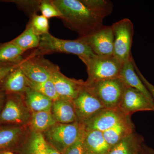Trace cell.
<instances>
[{"label": "cell", "instance_id": "obj_1", "mask_svg": "<svg viewBox=\"0 0 154 154\" xmlns=\"http://www.w3.org/2000/svg\"><path fill=\"white\" fill-rule=\"evenodd\" d=\"M59 9L65 27L78 33L79 37L94 33L103 26V19L84 4L82 0H51Z\"/></svg>", "mask_w": 154, "mask_h": 154}, {"label": "cell", "instance_id": "obj_2", "mask_svg": "<svg viewBox=\"0 0 154 154\" xmlns=\"http://www.w3.org/2000/svg\"><path fill=\"white\" fill-rule=\"evenodd\" d=\"M33 50L36 54L42 56L54 53L75 54L83 63L96 55L89 46L79 38L75 40L61 39L49 33L41 36L39 46Z\"/></svg>", "mask_w": 154, "mask_h": 154}, {"label": "cell", "instance_id": "obj_3", "mask_svg": "<svg viewBox=\"0 0 154 154\" xmlns=\"http://www.w3.org/2000/svg\"><path fill=\"white\" fill-rule=\"evenodd\" d=\"M84 63L87 68L88 79L86 82L92 83L119 78L122 62L113 55L99 56L95 55Z\"/></svg>", "mask_w": 154, "mask_h": 154}, {"label": "cell", "instance_id": "obj_4", "mask_svg": "<svg viewBox=\"0 0 154 154\" xmlns=\"http://www.w3.org/2000/svg\"><path fill=\"white\" fill-rule=\"evenodd\" d=\"M85 83L105 108L119 107L127 87L119 78Z\"/></svg>", "mask_w": 154, "mask_h": 154}, {"label": "cell", "instance_id": "obj_5", "mask_svg": "<svg viewBox=\"0 0 154 154\" xmlns=\"http://www.w3.org/2000/svg\"><path fill=\"white\" fill-rule=\"evenodd\" d=\"M85 125L78 122L69 124L57 122L42 133L46 142L63 154L79 136Z\"/></svg>", "mask_w": 154, "mask_h": 154}, {"label": "cell", "instance_id": "obj_6", "mask_svg": "<svg viewBox=\"0 0 154 154\" xmlns=\"http://www.w3.org/2000/svg\"><path fill=\"white\" fill-rule=\"evenodd\" d=\"M19 65L29 81L37 83L51 79L53 72L59 67L43 56L36 54L34 50L24 57Z\"/></svg>", "mask_w": 154, "mask_h": 154}, {"label": "cell", "instance_id": "obj_7", "mask_svg": "<svg viewBox=\"0 0 154 154\" xmlns=\"http://www.w3.org/2000/svg\"><path fill=\"white\" fill-rule=\"evenodd\" d=\"M113 34V56L122 62L129 60L132 56L131 48L134 28L129 19H123L111 25Z\"/></svg>", "mask_w": 154, "mask_h": 154}, {"label": "cell", "instance_id": "obj_8", "mask_svg": "<svg viewBox=\"0 0 154 154\" xmlns=\"http://www.w3.org/2000/svg\"><path fill=\"white\" fill-rule=\"evenodd\" d=\"M31 112L22 95L7 94L5 106L0 113V125L29 126Z\"/></svg>", "mask_w": 154, "mask_h": 154}, {"label": "cell", "instance_id": "obj_9", "mask_svg": "<svg viewBox=\"0 0 154 154\" xmlns=\"http://www.w3.org/2000/svg\"><path fill=\"white\" fill-rule=\"evenodd\" d=\"M73 102L77 122L83 125L85 124L105 108L97 97L86 87L85 83Z\"/></svg>", "mask_w": 154, "mask_h": 154}, {"label": "cell", "instance_id": "obj_10", "mask_svg": "<svg viewBox=\"0 0 154 154\" xmlns=\"http://www.w3.org/2000/svg\"><path fill=\"white\" fill-rule=\"evenodd\" d=\"M78 38L89 46L95 55H113L114 38L111 26L103 25L94 33Z\"/></svg>", "mask_w": 154, "mask_h": 154}, {"label": "cell", "instance_id": "obj_11", "mask_svg": "<svg viewBox=\"0 0 154 154\" xmlns=\"http://www.w3.org/2000/svg\"><path fill=\"white\" fill-rule=\"evenodd\" d=\"M129 116L119 107L105 108L91 119L85 125L86 131L96 130L104 132L112 128Z\"/></svg>", "mask_w": 154, "mask_h": 154}, {"label": "cell", "instance_id": "obj_12", "mask_svg": "<svg viewBox=\"0 0 154 154\" xmlns=\"http://www.w3.org/2000/svg\"><path fill=\"white\" fill-rule=\"evenodd\" d=\"M119 107L127 116L140 111H154V106L140 91L127 87Z\"/></svg>", "mask_w": 154, "mask_h": 154}, {"label": "cell", "instance_id": "obj_13", "mask_svg": "<svg viewBox=\"0 0 154 154\" xmlns=\"http://www.w3.org/2000/svg\"><path fill=\"white\" fill-rule=\"evenodd\" d=\"M29 126L0 125V152L17 149L25 140Z\"/></svg>", "mask_w": 154, "mask_h": 154}, {"label": "cell", "instance_id": "obj_14", "mask_svg": "<svg viewBox=\"0 0 154 154\" xmlns=\"http://www.w3.org/2000/svg\"><path fill=\"white\" fill-rule=\"evenodd\" d=\"M60 98L74 100L84 87L85 82L70 79L61 72L59 67L53 72L51 78Z\"/></svg>", "mask_w": 154, "mask_h": 154}, {"label": "cell", "instance_id": "obj_15", "mask_svg": "<svg viewBox=\"0 0 154 154\" xmlns=\"http://www.w3.org/2000/svg\"><path fill=\"white\" fill-rule=\"evenodd\" d=\"M134 61V59L132 56L129 60L123 63L119 78L127 87L134 88L142 93L154 106V101L151 95L136 72Z\"/></svg>", "mask_w": 154, "mask_h": 154}, {"label": "cell", "instance_id": "obj_16", "mask_svg": "<svg viewBox=\"0 0 154 154\" xmlns=\"http://www.w3.org/2000/svg\"><path fill=\"white\" fill-rule=\"evenodd\" d=\"M19 65L6 76L0 84V89L7 94L22 95L29 88L28 79Z\"/></svg>", "mask_w": 154, "mask_h": 154}, {"label": "cell", "instance_id": "obj_17", "mask_svg": "<svg viewBox=\"0 0 154 154\" xmlns=\"http://www.w3.org/2000/svg\"><path fill=\"white\" fill-rule=\"evenodd\" d=\"M17 149L20 154H46V142L42 133L29 128L25 140Z\"/></svg>", "mask_w": 154, "mask_h": 154}, {"label": "cell", "instance_id": "obj_18", "mask_svg": "<svg viewBox=\"0 0 154 154\" xmlns=\"http://www.w3.org/2000/svg\"><path fill=\"white\" fill-rule=\"evenodd\" d=\"M51 112L58 123L69 124L77 122L72 100L60 99L53 102Z\"/></svg>", "mask_w": 154, "mask_h": 154}, {"label": "cell", "instance_id": "obj_19", "mask_svg": "<svg viewBox=\"0 0 154 154\" xmlns=\"http://www.w3.org/2000/svg\"><path fill=\"white\" fill-rule=\"evenodd\" d=\"M134 131V125L131 121V116H128L124 120L103 133L107 143L112 148Z\"/></svg>", "mask_w": 154, "mask_h": 154}, {"label": "cell", "instance_id": "obj_20", "mask_svg": "<svg viewBox=\"0 0 154 154\" xmlns=\"http://www.w3.org/2000/svg\"><path fill=\"white\" fill-rule=\"evenodd\" d=\"M144 140L135 131L113 146L107 154H139Z\"/></svg>", "mask_w": 154, "mask_h": 154}, {"label": "cell", "instance_id": "obj_21", "mask_svg": "<svg viewBox=\"0 0 154 154\" xmlns=\"http://www.w3.org/2000/svg\"><path fill=\"white\" fill-rule=\"evenodd\" d=\"M85 145L86 154H107L111 148L99 131H86Z\"/></svg>", "mask_w": 154, "mask_h": 154}, {"label": "cell", "instance_id": "obj_22", "mask_svg": "<svg viewBox=\"0 0 154 154\" xmlns=\"http://www.w3.org/2000/svg\"><path fill=\"white\" fill-rule=\"evenodd\" d=\"M22 96L25 105L31 113L51 111L52 100L39 92L29 87Z\"/></svg>", "mask_w": 154, "mask_h": 154}, {"label": "cell", "instance_id": "obj_23", "mask_svg": "<svg viewBox=\"0 0 154 154\" xmlns=\"http://www.w3.org/2000/svg\"><path fill=\"white\" fill-rule=\"evenodd\" d=\"M25 52L11 41L0 43V68L19 64Z\"/></svg>", "mask_w": 154, "mask_h": 154}, {"label": "cell", "instance_id": "obj_24", "mask_svg": "<svg viewBox=\"0 0 154 154\" xmlns=\"http://www.w3.org/2000/svg\"><path fill=\"white\" fill-rule=\"evenodd\" d=\"M57 122L51 111H39L31 113L29 126L35 131L43 133Z\"/></svg>", "mask_w": 154, "mask_h": 154}, {"label": "cell", "instance_id": "obj_25", "mask_svg": "<svg viewBox=\"0 0 154 154\" xmlns=\"http://www.w3.org/2000/svg\"><path fill=\"white\" fill-rule=\"evenodd\" d=\"M41 36L36 34L28 22L25 30L21 34L11 40L23 51L38 48L40 44Z\"/></svg>", "mask_w": 154, "mask_h": 154}, {"label": "cell", "instance_id": "obj_26", "mask_svg": "<svg viewBox=\"0 0 154 154\" xmlns=\"http://www.w3.org/2000/svg\"><path fill=\"white\" fill-rule=\"evenodd\" d=\"M101 19H103L109 16L113 11V3L107 0H82Z\"/></svg>", "mask_w": 154, "mask_h": 154}, {"label": "cell", "instance_id": "obj_27", "mask_svg": "<svg viewBox=\"0 0 154 154\" xmlns=\"http://www.w3.org/2000/svg\"><path fill=\"white\" fill-rule=\"evenodd\" d=\"M28 87L47 96L53 102L60 99L51 79L40 83L34 82L28 79Z\"/></svg>", "mask_w": 154, "mask_h": 154}, {"label": "cell", "instance_id": "obj_28", "mask_svg": "<svg viewBox=\"0 0 154 154\" xmlns=\"http://www.w3.org/2000/svg\"><path fill=\"white\" fill-rule=\"evenodd\" d=\"M3 2L12 3L16 4L17 7L22 10L30 17V18L37 14L39 11V6L41 0L22 1V0H9L2 1Z\"/></svg>", "mask_w": 154, "mask_h": 154}, {"label": "cell", "instance_id": "obj_29", "mask_svg": "<svg viewBox=\"0 0 154 154\" xmlns=\"http://www.w3.org/2000/svg\"><path fill=\"white\" fill-rule=\"evenodd\" d=\"M34 33L39 36L49 33L48 19L42 15L37 14L30 18L29 22Z\"/></svg>", "mask_w": 154, "mask_h": 154}, {"label": "cell", "instance_id": "obj_30", "mask_svg": "<svg viewBox=\"0 0 154 154\" xmlns=\"http://www.w3.org/2000/svg\"><path fill=\"white\" fill-rule=\"evenodd\" d=\"M39 11L41 12L42 15L48 19L53 17L60 19L62 16L61 13L51 0H41Z\"/></svg>", "mask_w": 154, "mask_h": 154}, {"label": "cell", "instance_id": "obj_31", "mask_svg": "<svg viewBox=\"0 0 154 154\" xmlns=\"http://www.w3.org/2000/svg\"><path fill=\"white\" fill-rule=\"evenodd\" d=\"M85 127L75 141L67 148L62 154H86L85 145Z\"/></svg>", "mask_w": 154, "mask_h": 154}, {"label": "cell", "instance_id": "obj_32", "mask_svg": "<svg viewBox=\"0 0 154 154\" xmlns=\"http://www.w3.org/2000/svg\"><path fill=\"white\" fill-rule=\"evenodd\" d=\"M134 66L136 72L137 73L139 76V77L140 78V80H141L142 82H143L144 85L146 86L147 90H148L149 92L152 97L154 101V86L153 85L151 84L149 81L146 80V79L144 77L143 75L141 73L139 69L137 67L136 64L134 60Z\"/></svg>", "mask_w": 154, "mask_h": 154}, {"label": "cell", "instance_id": "obj_33", "mask_svg": "<svg viewBox=\"0 0 154 154\" xmlns=\"http://www.w3.org/2000/svg\"><path fill=\"white\" fill-rule=\"evenodd\" d=\"M17 65L13 66H9L4 67L0 68V84L2 83V81L4 79V78L6 77L10 72L14 69Z\"/></svg>", "mask_w": 154, "mask_h": 154}, {"label": "cell", "instance_id": "obj_34", "mask_svg": "<svg viewBox=\"0 0 154 154\" xmlns=\"http://www.w3.org/2000/svg\"><path fill=\"white\" fill-rule=\"evenodd\" d=\"M7 95L5 92L0 89V113L2 110L5 104Z\"/></svg>", "mask_w": 154, "mask_h": 154}, {"label": "cell", "instance_id": "obj_35", "mask_svg": "<svg viewBox=\"0 0 154 154\" xmlns=\"http://www.w3.org/2000/svg\"><path fill=\"white\" fill-rule=\"evenodd\" d=\"M139 154H154V150L147 146L144 143Z\"/></svg>", "mask_w": 154, "mask_h": 154}, {"label": "cell", "instance_id": "obj_36", "mask_svg": "<svg viewBox=\"0 0 154 154\" xmlns=\"http://www.w3.org/2000/svg\"><path fill=\"white\" fill-rule=\"evenodd\" d=\"M46 154H62L46 142Z\"/></svg>", "mask_w": 154, "mask_h": 154}, {"label": "cell", "instance_id": "obj_37", "mask_svg": "<svg viewBox=\"0 0 154 154\" xmlns=\"http://www.w3.org/2000/svg\"><path fill=\"white\" fill-rule=\"evenodd\" d=\"M3 154H14L11 151H5L3 152Z\"/></svg>", "mask_w": 154, "mask_h": 154}, {"label": "cell", "instance_id": "obj_38", "mask_svg": "<svg viewBox=\"0 0 154 154\" xmlns=\"http://www.w3.org/2000/svg\"><path fill=\"white\" fill-rule=\"evenodd\" d=\"M3 152H0V154H3Z\"/></svg>", "mask_w": 154, "mask_h": 154}]
</instances>
